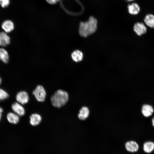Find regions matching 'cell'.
<instances>
[{"mask_svg":"<svg viewBox=\"0 0 154 154\" xmlns=\"http://www.w3.org/2000/svg\"><path fill=\"white\" fill-rule=\"evenodd\" d=\"M9 56L7 51L3 48H0V60L5 63H7L9 61Z\"/></svg>","mask_w":154,"mask_h":154,"instance_id":"2e32d148","label":"cell"},{"mask_svg":"<svg viewBox=\"0 0 154 154\" xmlns=\"http://www.w3.org/2000/svg\"><path fill=\"white\" fill-rule=\"evenodd\" d=\"M152 124L153 126L154 127V117H153L152 120Z\"/></svg>","mask_w":154,"mask_h":154,"instance_id":"603a6c76","label":"cell"},{"mask_svg":"<svg viewBox=\"0 0 154 154\" xmlns=\"http://www.w3.org/2000/svg\"><path fill=\"white\" fill-rule=\"evenodd\" d=\"M143 148L145 153H151L154 150V143L151 141H147L144 143Z\"/></svg>","mask_w":154,"mask_h":154,"instance_id":"e0dca14e","label":"cell"},{"mask_svg":"<svg viewBox=\"0 0 154 154\" xmlns=\"http://www.w3.org/2000/svg\"><path fill=\"white\" fill-rule=\"evenodd\" d=\"M154 111L153 107L148 104L143 105L141 108V112L144 116L147 117L151 116Z\"/></svg>","mask_w":154,"mask_h":154,"instance_id":"52a82bcc","label":"cell"},{"mask_svg":"<svg viewBox=\"0 0 154 154\" xmlns=\"http://www.w3.org/2000/svg\"><path fill=\"white\" fill-rule=\"evenodd\" d=\"M89 114V110L86 107H82L79 111L78 116L81 120H84L88 117Z\"/></svg>","mask_w":154,"mask_h":154,"instance_id":"4fadbf2b","label":"cell"},{"mask_svg":"<svg viewBox=\"0 0 154 154\" xmlns=\"http://www.w3.org/2000/svg\"><path fill=\"white\" fill-rule=\"evenodd\" d=\"M125 147L128 151L135 152L137 151L139 148L138 144L135 141H131L127 142L125 144Z\"/></svg>","mask_w":154,"mask_h":154,"instance_id":"30bf717a","label":"cell"},{"mask_svg":"<svg viewBox=\"0 0 154 154\" xmlns=\"http://www.w3.org/2000/svg\"><path fill=\"white\" fill-rule=\"evenodd\" d=\"M68 98V95L66 92L59 90L56 91L52 96L51 101L54 106L60 108L66 103Z\"/></svg>","mask_w":154,"mask_h":154,"instance_id":"7a4b0ae2","label":"cell"},{"mask_svg":"<svg viewBox=\"0 0 154 154\" xmlns=\"http://www.w3.org/2000/svg\"><path fill=\"white\" fill-rule=\"evenodd\" d=\"M7 118L9 122L14 124L17 123L19 120V116L15 113L11 112L7 114Z\"/></svg>","mask_w":154,"mask_h":154,"instance_id":"8fae6325","label":"cell"},{"mask_svg":"<svg viewBox=\"0 0 154 154\" xmlns=\"http://www.w3.org/2000/svg\"><path fill=\"white\" fill-rule=\"evenodd\" d=\"M2 82V79L0 77V85L1 84Z\"/></svg>","mask_w":154,"mask_h":154,"instance_id":"cb8c5ba5","label":"cell"},{"mask_svg":"<svg viewBox=\"0 0 154 154\" xmlns=\"http://www.w3.org/2000/svg\"><path fill=\"white\" fill-rule=\"evenodd\" d=\"M127 1H132L134 0H126Z\"/></svg>","mask_w":154,"mask_h":154,"instance_id":"d4e9b609","label":"cell"},{"mask_svg":"<svg viewBox=\"0 0 154 154\" xmlns=\"http://www.w3.org/2000/svg\"><path fill=\"white\" fill-rule=\"evenodd\" d=\"M97 20L92 17H90L87 21L81 22L79 29L80 35L86 37L93 34L97 29Z\"/></svg>","mask_w":154,"mask_h":154,"instance_id":"6da1fadb","label":"cell"},{"mask_svg":"<svg viewBox=\"0 0 154 154\" xmlns=\"http://www.w3.org/2000/svg\"><path fill=\"white\" fill-rule=\"evenodd\" d=\"M11 108L15 113L19 116H22L25 114V110L21 104L18 102L13 103L11 105Z\"/></svg>","mask_w":154,"mask_h":154,"instance_id":"5b68a950","label":"cell"},{"mask_svg":"<svg viewBox=\"0 0 154 154\" xmlns=\"http://www.w3.org/2000/svg\"><path fill=\"white\" fill-rule=\"evenodd\" d=\"M11 39L7 33L5 32H0V46H5L10 44Z\"/></svg>","mask_w":154,"mask_h":154,"instance_id":"9c48e42d","label":"cell"},{"mask_svg":"<svg viewBox=\"0 0 154 154\" xmlns=\"http://www.w3.org/2000/svg\"><path fill=\"white\" fill-rule=\"evenodd\" d=\"M8 93L4 90L0 88V102L3 101L9 97Z\"/></svg>","mask_w":154,"mask_h":154,"instance_id":"d6986e66","label":"cell"},{"mask_svg":"<svg viewBox=\"0 0 154 154\" xmlns=\"http://www.w3.org/2000/svg\"><path fill=\"white\" fill-rule=\"evenodd\" d=\"M144 21L148 27L154 28V15L152 14L147 15L144 18Z\"/></svg>","mask_w":154,"mask_h":154,"instance_id":"ac0fdd59","label":"cell"},{"mask_svg":"<svg viewBox=\"0 0 154 154\" xmlns=\"http://www.w3.org/2000/svg\"><path fill=\"white\" fill-rule=\"evenodd\" d=\"M1 28L4 32L8 33L11 32L14 30V25L11 21L7 20L3 22L1 25Z\"/></svg>","mask_w":154,"mask_h":154,"instance_id":"ba28073f","label":"cell"},{"mask_svg":"<svg viewBox=\"0 0 154 154\" xmlns=\"http://www.w3.org/2000/svg\"><path fill=\"white\" fill-rule=\"evenodd\" d=\"M16 99L18 103L21 104H25L27 103L29 101V95L25 91H20L17 94Z\"/></svg>","mask_w":154,"mask_h":154,"instance_id":"277c9868","label":"cell"},{"mask_svg":"<svg viewBox=\"0 0 154 154\" xmlns=\"http://www.w3.org/2000/svg\"><path fill=\"white\" fill-rule=\"evenodd\" d=\"M30 123L32 125L36 126L40 122L42 118L40 116L37 114H32L30 117Z\"/></svg>","mask_w":154,"mask_h":154,"instance_id":"7c38bea8","label":"cell"},{"mask_svg":"<svg viewBox=\"0 0 154 154\" xmlns=\"http://www.w3.org/2000/svg\"><path fill=\"white\" fill-rule=\"evenodd\" d=\"M49 3L54 4L58 2L60 0H46Z\"/></svg>","mask_w":154,"mask_h":154,"instance_id":"44dd1931","label":"cell"},{"mask_svg":"<svg viewBox=\"0 0 154 154\" xmlns=\"http://www.w3.org/2000/svg\"><path fill=\"white\" fill-rule=\"evenodd\" d=\"M3 110L2 108L0 107V121L1 118V117L2 116V113L3 112Z\"/></svg>","mask_w":154,"mask_h":154,"instance_id":"7402d4cb","label":"cell"},{"mask_svg":"<svg viewBox=\"0 0 154 154\" xmlns=\"http://www.w3.org/2000/svg\"><path fill=\"white\" fill-rule=\"evenodd\" d=\"M128 9L129 13L133 15L137 14L140 10L139 5L136 3H132L128 5Z\"/></svg>","mask_w":154,"mask_h":154,"instance_id":"5bb4252c","label":"cell"},{"mask_svg":"<svg viewBox=\"0 0 154 154\" xmlns=\"http://www.w3.org/2000/svg\"><path fill=\"white\" fill-rule=\"evenodd\" d=\"M83 53L78 50L74 51L71 54V57L72 60L76 62L81 61L83 59Z\"/></svg>","mask_w":154,"mask_h":154,"instance_id":"9a60e30c","label":"cell"},{"mask_svg":"<svg viewBox=\"0 0 154 154\" xmlns=\"http://www.w3.org/2000/svg\"><path fill=\"white\" fill-rule=\"evenodd\" d=\"M133 30L137 35L140 36L145 34L147 29L144 25L141 23H137L134 25Z\"/></svg>","mask_w":154,"mask_h":154,"instance_id":"8992f818","label":"cell"},{"mask_svg":"<svg viewBox=\"0 0 154 154\" xmlns=\"http://www.w3.org/2000/svg\"><path fill=\"white\" fill-rule=\"evenodd\" d=\"M33 94L38 101L43 102L45 100L46 93L45 89L42 86H38L33 91Z\"/></svg>","mask_w":154,"mask_h":154,"instance_id":"3957f363","label":"cell"},{"mask_svg":"<svg viewBox=\"0 0 154 154\" xmlns=\"http://www.w3.org/2000/svg\"><path fill=\"white\" fill-rule=\"evenodd\" d=\"M9 3V0H0V5L3 8L7 7Z\"/></svg>","mask_w":154,"mask_h":154,"instance_id":"ffe728a7","label":"cell"}]
</instances>
